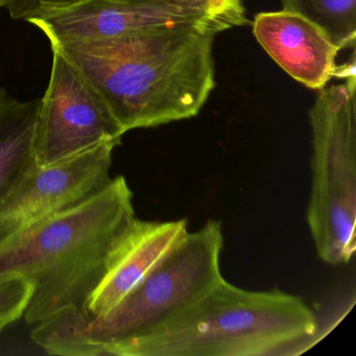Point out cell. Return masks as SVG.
<instances>
[{
  "label": "cell",
  "instance_id": "9c48e42d",
  "mask_svg": "<svg viewBox=\"0 0 356 356\" xmlns=\"http://www.w3.org/2000/svg\"><path fill=\"white\" fill-rule=\"evenodd\" d=\"M253 34L268 56L304 86L321 90L339 78L341 47L303 16L285 10L257 14Z\"/></svg>",
  "mask_w": 356,
  "mask_h": 356
},
{
  "label": "cell",
  "instance_id": "8fae6325",
  "mask_svg": "<svg viewBox=\"0 0 356 356\" xmlns=\"http://www.w3.org/2000/svg\"><path fill=\"white\" fill-rule=\"evenodd\" d=\"M40 99L18 101L0 89V205L37 168L36 131Z\"/></svg>",
  "mask_w": 356,
  "mask_h": 356
},
{
  "label": "cell",
  "instance_id": "7a4b0ae2",
  "mask_svg": "<svg viewBox=\"0 0 356 356\" xmlns=\"http://www.w3.org/2000/svg\"><path fill=\"white\" fill-rule=\"evenodd\" d=\"M135 218L132 191L118 176L88 201L0 241V279L18 275L33 285L26 323L65 310L87 312L110 255Z\"/></svg>",
  "mask_w": 356,
  "mask_h": 356
},
{
  "label": "cell",
  "instance_id": "e0dca14e",
  "mask_svg": "<svg viewBox=\"0 0 356 356\" xmlns=\"http://www.w3.org/2000/svg\"><path fill=\"white\" fill-rule=\"evenodd\" d=\"M0 7H1V0H0Z\"/></svg>",
  "mask_w": 356,
  "mask_h": 356
},
{
  "label": "cell",
  "instance_id": "9a60e30c",
  "mask_svg": "<svg viewBox=\"0 0 356 356\" xmlns=\"http://www.w3.org/2000/svg\"><path fill=\"white\" fill-rule=\"evenodd\" d=\"M206 5L210 17L224 30L249 22L241 0H206Z\"/></svg>",
  "mask_w": 356,
  "mask_h": 356
},
{
  "label": "cell",
  "instance_id": "5b68a950",
  "mask_svg": "<svg viewBox=\"0 0 356 356\" xmlns=\"http://www.w3.org/2000/svg\"><path fill=\"white\" fill-rule=\"evenodd\" d=\"M356 80L321 89L309 111L312 191L307 218L318 257L348 264L356 249Z\"/></svg>",
  "mask_w": 356,
  "mask_h": 356
},
{
  "label": "cell",
  "instance_id": "5bb4252c",
  "mask_svg": "<svg viewBox=\"0 0 356 356\" xmlns=\"http://www.w3.org/2000/svg\"><path fill=\"white\" fill-rule=\"evenodd\" d=\"M86 0H1L12 19L26 20L68 9Z\"/></svg>",
  "mask_w": 356,
  "mask_h": 356
},
{
  "label": "cell",
  "instance_id": "30bf717a",
  "mask_svg": "<svg viewBox=\"0 0 356 356\" xmlns=\"http://www.w3.org/2000/svg\"><path fill=\"white\" fill-rule=\"evenodd\" d=\"M187 232L185 218L168 222L135 218L110 255L105 274L89 298L87 312L93 316L107 314Z\"/></svg>",
  "mask_w": 356,
  "mask_h": 356
},
{
  "label": "cell",
  "instance_id": "4fadbf2b",
  "mask_svg": "<svg viewBox=\"0 0 356 356\" xmlns=\"http://www.w3.org/2000/svg\"><path fill=\"white\" fill-rule=\"evenodd\" d=\"M33 296L30 281L18 275L0 279V333L26 314Z\"/></svg>",
  "mask_w": 356,
  "mask_h": 356
},
{
  "label": "cell",
  "instance_id": "ba28073f",
  "mask_svg": "<svg viewBox=\"0 0 356 356\" xmlns=\"http://www.w3.org/2000/svg\"><path fill=\"white\" fill-rule=\"evenodd\" d=\"M51 43L116 38L170 26L213 24L209 14L160 0H86L68 9L31 19Z\"/></svg>",
  "mask_w": 356,
  "mask_h": 356
},
{
  "label": "cell",
  "instance_id": "7c38bea8",
  "mask_svg": "<svg viewBox=\"0 0 356 356\" xmlns=\"http://www.w3.org/2000/svg\"><path fill=\"white\" fill-rule=\"evenodd\" d=\"M283 10L303 16L341 49H354L356 0H281Z\"/></svg>",
  "mask_w": 356,
  "mask_h": 356
},
{
  "label": "cell",
  "instance_id": "6da1fadb",
  "mask_svg": "<svg viewBox=\"0 0 356 356\" xmlns=\"http://www.w3.org/2000/svg\"><path fill=\"white\" fill-rule=\"evenodd\" d=\"M213 24L51 43L95 89L124 132L199 114L216 87Z\"/></svg>",
  "mask_w": 356,
  "mask_h": 356
},
{
  "label": "cell",
  "instance_id": "52a82bcc",
  "mask_svg": "<svg viewBox=\"0 0 356 356\" xmlns=\"http://www.w3.org/2000/svg\"><path fill=\"white\" fill-rule=\"evenodd\" d=\"M118 145L102 143L63 161L34 168L0 205V241L104 191L112 181V155Z\"/></svg>",
  "mask_w": 356,
  "mask_h": 356
},
{
  "label": "cell",
  "instance_id": "8992f818",
  "mask_svg": "<svg viewBox=\"0 0 356 356\" xmlns=\"http://www.w3.org/2000/svg\"><path fill=\"white\" fill-rule=\"evenodd\" d=\"M53 55L37 122V166L63 161L102 143L120 145L126 134L82 74L63 56L54 51Z\"/></svg>",
  "mask_w": 356,
  "mask_h": 356
},
{
  "label": "cell",
  "instance_id": "3957f363",
  "mask_svg": "<svg viewBox=\"0 0 356 356\" xmlns=\"http://www.w3.org/2000/svg\"><path fill=\"white\" fill-rule=\"evenodd\" d=\"M222 245V225L208 220L199 230L188 231L107 314L65 310L36 324L31 337L51 355L118 356L124 346L184 312L224 278Z\"/></svg>",
  "mask_w": 356,
  "mask_h": 356
},
{
  "label": "cell",
  "instance_id": "277c9868",
  "mask_svg": "<svg viewBox=\"0 0 356 356\" xmlns=\"http://www.w3.org/2000/svg\"><path fill=\"white\" fill-rule=\"evenodd\" d=\"M318 321L297 296L247 291L224 278L184 312L118 356H272L316 341Z\"/></svg>",
  "mask_w": 356,
  "mask_h": 356
},
{
  "label": "cell",
  "instance_id": "2e32d148",
  "mask_svg": "<svg viewBox=\"0 0 356 356\" xmlns=\"http://www.w3.org/2000/svg\"><path fill=\"white\" fill-rule=\"evenodd\" d=\"M160 1L168 3V5L176 6V7L185 8V9L207 12L206 0H160Z\"/></svg>",
  "mask_w": 356,
  "mask_h": 356
}]
</instances>
